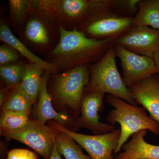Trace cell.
I'll list each match as a JSON object with an SVG mask.
<instances>
[{
    "label": "cell",
    "instance_id": "6da1fadb",
    "mask_svg": "<svg viewBox=\"0 0 159 159\" xmlns=\"http://www.w3.org/2000/svg\"><path fill=\"white\" fill-rule=\"evenodd\" d=\"M60 27V36L57 45L47 54V62L55 66L58 73L83 64L95 63L114 44L115 39L90 38L75 29L66 30Z\"/></svg>",
    "mask_w": 159,
    "mask_h": 159
},
{
    "label": "cell",
    "instance_id": "7a4b0ae2",
    "mask_svg": "<svg viewBox=\"0 0 159 159\" xmlns=\"http://www.w3.org/2000/svg\"><path fill=\"white\" fill-rule=\"evenodd\" d=\"M111 1L91 0L88 11L77 29L90 38L116 39L133 27L134 16L113 10Z\"/></svg>",
    "mask_w": 159,
    "mask_h": 159
},
{
    "label": "cell",
    "instance_id": "3957f363",
    "mask_svg": "<svg viewBox=\"0 0 159 159\" xmlns=\"http://www.w3.org/2000/svg\"><path fill=\"white\" fill-rule=\"evenodd\" d=\"M105 100L114 108L107 115V121L111 125L118 123L120 125V139L114 154L119 153L128 139L140 131L149 130L154 134H159V123L148 116L143 107L132 105L109 94Z\"/></svg>",
    "mask_w": 159,
    "mask_h": 159
},
{
    "label": "cell",
    "instance_id": "277c9868",
    "mask_svg": "<svg viewBox=\"0 0 159 159\" xmlns=\"http://www.w3.org/2000/svg\"><path fill=\"white\" fill-rule=\"evenodd\" d=\"M114 44L99 61L89 65L90 80L84 93L102 92L138 106L117 68Z\"/></svg>",
    "mask_w": 159,
    "mask_h": 159
},
{
    "label": "cell",
    "instance_id": "5b68a950",
    "mask_svg": "<svg viewBox=\"0 0 159 159\" xmlns=\"http://www.w3.org/2000/svg\"><path fill=\"white\" fill-rule=\"evenodd\" d=\"M89 65L77 66L69 70L51 74L50 89L52 99L62 106L70 107L78 116L81 99L90 80Z\"/></svg>",
    "mask_w": 159,
    "mask_h": 159
},
{
    "label": "cell",
    "instance_id": "8992f818",
    "mask_svg": "<svg viewBox=\"0 0 159 159\" xmlns=\"http://www.w3.org/2000/svg\"><path fill=\"white\" fill-rule=\"evenodd\" d=\"M20 35L31 51L47 55L58 44L60 27L49 15L36 11L29 16Z\"/></svg>",
    "mask_w": 159,
    "mask_h": 159
},
{
    "label": "cell",
    "instance_id": "52a82bcc",
    "mask_svg": "<svg viewBox=\"0 0 159 159\" xmlns=\"http://www.w3.org/2000/svg\"><path fill=\"white\" fill-rule=\"evenodd\" d=\"M59 131L36 119L30 120L22 128L14 130H0L2 136L18 141L49 159L52 154Z\"/></svg>",
    "mask_w": 159,
    "mask_h": 159
},
{
    "label": "cell",
    "instance_id": "ba28073f",
    "mask_svg": "<svg viewBox=\"0 0 159 159\" xmlns=\"http://www.w3.org/2000/svg\"><path fill=\"white\" fill-rule=\"evenodd\" d=\"M36 11L53 18L66 30L77 29L89 8V0H34Z\"/></svg>",
    "mask_w": 159,
    "mask_h": 159
},
{
    "label": "cell",
    "instance_id": "9c48e42d",
    "mask_svg": "<svg viewBox=\"0 0 159 159\" xmlns=\"http://www.w3.org/2000/svg\"><path fill=\"white\" fill-rule=\"evenodd\" d=\"M49 125L70 137L92 159H113L121 134L120 128L104 134L89 135L70 130L55 121H51Z\"/></svg>",
    "mask_w": 159,
    "mask_h": 159
},
{
    "label": "cell",
    "instance_id": "30bf717a",
    "mask_svg": "<svg viewBox=\"0 0 159 159\" xmlns=\"http://www.w3.org/2000/svg\"><path fill=\"white\" fill-rule=\"evenodd\" d=\"M116 56L121 61L122 78L127 87L159 73L153 58L139 55L115 44Z\"/></svg>",
    "mask_w": 159,
    "mask_h": 159
},
{
    "label": "cell",
    "instance_id": "8fae6325",
    "mask_svg": "<svg viewBox=\"0 0 159 159\" xmlns=\"http://www.w3.org/2000/svg\"><path fill=\"white\" fill-rule=\"evenodd\" d=\"M105 93L95 92L84 93L80 104V116L77 120V128H86L94 135L109 133L116 129V126L100 121L99 112L104 109Z\"/></svg>",
    "mask_w": 159,
    "mask_h": 159
},
{
    "label": "cell",
    "instance_id": "7c38bea8",
    "mask_svg": "<svg viewBox=\"0 0 159 159\" xmlns=\"http://www.w3.org/2000/svg\"><path fill=\"white\" fill-rule=\"evenodd\" d=\"M115 44L139 55L153 58L159 50V30L136 26L115 39Z\"/></svg>",
    "mask_w": 159,
    "mask_h": 159
},
{
    "label": "cell",
    "instance_id": "4fadbf2b",
    "mask_svg": "<svg viewBox=\"0 0 159 159\" xmlns=\"http://www.w3.org/2000/svg\"><path fill=\"white\" fill-rule=\"evenodd\" d=\"M155 74L128 88L138 105L143 107L150 116L159 123V77Z\"/></svg>",
    "mask_w": 159,
    "mask_h": 159
},
{
    "label": "cell",
    "instance_id": "5bb4252c",
    "mask_svg": "<svg viewBox=\"0 0 159 159\" xmlns=\"http://www.w3.org/2000/svg\"><path fill=\"white\" fill-rule=\"evenodd\" d=\"M51 74L45 71L43 75L41 84L35 109L36 120L45 124L49 120L58 122L65 127L68 124H74L77 127V122L74 121L70 116L64 112H58L55 110L52 105V97L48 90V82Z\"/></svg>",
    "mask_w": 159,
    "mask_h": 159
},
{
    "label": "cell",
    "instance_id": "9a60e30c",
    "mask_svg": "<svg viewBox=\"0 0 159 159\" xmlns=\"http://www.w3.org/2000/svg\"><path fill=\"white\" fill-rule=\"evenodd\" d=\"M147 133V130H142L134 134L130 141L122 146L123 151L115 159H159V145L146 142Z\"/></svg>",
    "mask_w": 159,
    "mask_h": 159
},
{
    "label": "cell",
    "instance_id": "2e32d148",
    "mask_svg": "<svg viewBox=\"0 0 159 159\" xmlns=\"http://www.w3.org/2000/svg\"><path fill=\"white\" fill-rule=\"evenodd\" d=\"M0 40L5 44L14 49L29 62L34 63L43 68L45 71L51 74H58L55 66L46 61L34 54L18 38L12 33L10 27L5 20H1L0 24Z\"/></svg>",
    "mask_w": 159,
    "mask_h": 159
},
{
    "label": "cell",
    "instance_id": "e0dca14e",
    "mask_svg": "<svg viewBox=\"0 0 159 159\" xmlns=\"http://www.w3.org/2000/svg\"><path fill=\"white\" fill-rule=\"evenodd\" d=\"M9 22L20 35L29 16L36 11L34 0H9Z\"/></svg>",
    "mask_w": 159,
    "mask_h": 159
},
{
    "label": "cell",
    "instance_id": "ac0fdd59",
    "mask_svg": "<svg viewBox=\"0 0 159 159\" xmlns=\"http://www.w3.org/2000/svg\"><path fill=\"white\" fill-rule=\"evenodd\" d=\"M45 71L43 68L37 64L25 63V70L20 84L23 91L33 103L36 102L38 98L42 79Z\"/></svg>",
    "mask_w": 159,
    "mask_h": 159
},
{
    "label": "cell",
    "instance_id": "d6986e66",
    "mask_svg": "<svg viewBox=\"0 0 159 159\" xmlns=\"http://www.w3.org/2000/svg\"><path fill=\"white\" fill-rule=\"evenodd\" d=\"M145 26L159 30V3L158 0L141 1L133 27Z\"/></svg>",
    "mask_w": 159,
    "mask_h": 159
},
{
    "label": "cell",
    "instance_id": "ffe728a7",
    "mask_svg": "<svg viewBox=\"0 0 159 159\" xmlns=\"http://www.w3.org/2000/svg\"><path fill=\"white\" fill-rule=\"evenodd\" d=\"M33 104L23 91L20 83L13 88L1 109L2 111L19 112L29 116Z\"/></svg>",
    "mask_w": 159,
    "mask_h": 159
},
{
    "label": "cell",
    "instance_id": "44dd1931",
    "mask_svg": "<svg viewBox=\"0 0 159 159\" xmlns=\"http://www.w3.org/2000/svg\"><path fill=\"white\" fill-rule=\"evenodd\" d=\"M58 152L66 159H92L83 152L81 147L67 134L60 131L56 139Z\"/></svg>",
    "mask_w": 159,
    "mask_h": 159
},
{
    "label": "cell",
    "instance_id": "7402d4cb",
    "mask_svg": "<svg viewBox=\"0 0 159 159\" xmlns=\"http://www.w3.org/2000/svg\"><path fill=\"white\" fill-rule=\"evenodd\" d=\"M25 63L20 61L14 63L0 66V76L7 86L15 87L22 80Z\"/></svg>",
    "mask_w": 159,
    "mask_h": 159
},
{
    "label": "cell",
    "instance_id": "603a6c76",
    "mask_svg": "<svg viewBox=\"0 0 159 159\" xmlns=\"http://www.w3.org/2000/svg\"><path fill=\"white\" fill-rule=\"evenodd\" d=\"M29 120V116L23 113L11 111H2L0 130H14L22 128Z\"/></svg>",
    "mask_w": 159,
    "mask_h": 159
},
{
    "label": "cell",
    "instance_id": "cb8c5ba5",
    "mask_svg": "<svg viewBox=\"0 0 159 159\" xmlns=\"http://www.w3.org/2000/svg\"><path fill=\"white\" fill-rule=\"evenodd\" d=\"M20 55L14 49L7 45L0 46V66L6 65L20 61Z\"/></svg>",
    "mask_w": 159,
    "mask_h": 159
},
{
    "label": "cell",
    "instance_id": "d4e9b609",
    "mask_svg": "<svg viewBox=\"0 0 159 159\" xmlns=\"http://www.w3.org/2000/svg\"><path fill=\"white\" fill-rule=\"evenodd\" d=\"M7 159H38L34 152L26 149H12L8 152Z\"/></svg>",
    "mask_w": 159,
    "mask_h": 159
},
{
    "label": "cell",
    "instance_id": "484cf974",
    "mask_svg": "<svg viewBox=\"0 0 159 159\" xmlns=\"http://www.w3.org/2000/svg\"><path fill=\"white\" fill-rule=\"evenodd\" d=\"M15 87L7 86L6 87L1 89L0 91V104L1 107L2 106L6 99L9 97Z\"/></svg>",
    "mask_w": 159,
    "mask_h": 159
},
{
    "label": "cell",
    "instance_id": "4316f807",
    "mask_svg": "<svg viewBox=\"0 0 159 159\" xmlns=\"http://www.w3.org/2000/svg\"><path fill=\"white\" fill-rule=\"evenodd\" d=\"M49 159H62L61 155L58 152V151L57 150L56 143H55V145H54L52 154H51V157Z\"/></svg>",
    "mask_w": 159,
    "mask_h": 159
},
{
    "label": "cell",
    "instance_id": "83f0119b",
    "mask_svg": "<svg viewBox=\"0 0 159 159\" xmlns=\"http://www.w3.org/2000/svg\"><path fill=\"white\" fill-rule=\"evenodd\" d=\"M153 58L159 71V50L155 53Z\"/></svg>",
    "mask_w": 159,
    "mask_h": 159
},
{
    "label": "cell",
    "instance_id": "f1b7e54d",
    "mask_svg": "<svg viewBox=\"0 0 159 159\" xmlns=\"http://www.w3.org/2000/svg\"><path fill=\"white\" fill-rule=\"evenodd\" d=\"M158 2L159 3V0H158Z\"/></svg>",
    "mask_w": 159,
    "mask_h": 159
},
{
    "label": "cell",
    "instance_id": "f546056e",
    "mask_svg": "<svg viewBox=\"0 0 159 159\" xmlns=\"http://www.w3.org/2000/svg\"></svg>",
    "mask_w": 159,
    "mask_h": 159
}]
</instances>
